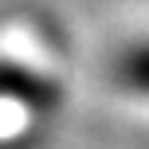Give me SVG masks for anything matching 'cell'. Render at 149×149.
<instances>
[{"label": "cell", "mask_w": 149, "mask_h": 149, "mask_svg": "<svg viewBox=\"0 0 149 149\" xmlns=\"http://www.w3.org/2000/svg\"><path fill=\"white\" fill-rule=\"evenodd\" d=\"M122 82L126 86H134V90H145L149 94V47H137V51H130L126 59H122Z\"/></svg>", "instance_id": "cell-1"}]
</instances>
